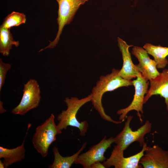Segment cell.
<instances>
[{"label":"cell","mask_w":168,"mask_h":168,"mask_svg":"<svg viewBox=\"0 0 168 168\" xmlns=\"http://www.w3.org/2000/svg\"><path fill=\"white\" fill-rule=\"evenodd\" d=\"M120 70L113 68L110 73L101 76L93 87L91 93V101L101 117L104 120L117 124L123 122L115 120L106 114L102 105V99L104 94L107 92L114 91L120 87L133 85L132 81L125 79L121 77L119 73Z\"/></svg>","instance_id":"obj_1"},{"label":"cell","mask_w":168,"mask_h":168,"mask_svg":"<svg viewBox=\"0 0 168 168\" xmlns=\"http://www.w3.org/2000/svg\"><path fill=\"white\" fill-rule=\"evenodd\" d=\"M92 94L81 99L77 97H72L65 98L64 101L67 108L59 114L57 116L58 122L57 125L61 131L67 128L68 126L77 128L80 131L79 135L81 137L84 136L88 130L89 125L86 120L79 122L77 118V114L80 109L86 103L91 101Z\"/></svg>","instance_id":"obj_2"},{"label":"cell","mask_w":168,"mask_h":168,"mask_svg":"<svg viewBox=\"0 0 168 168\" xmlns=\"http://www.w3.org/2000/svg\"><path fill=\"white\" fill-rule=\"evenodd\" d=\"M62 132L58 128L55 122V116L52 114L35 129L32 139L34 147L42 157L48 154L50 145L56 140V136Z\"/></svg>","instance_id":"obj_3"},{"label":"cell","mask_w":168,"mask_h":168,"mask_svg":"<svg viewBox=\"0 0 168 168\" xmlns=\"http://www.w3.org/2000/svg\"><path fill=\"white\" fill-rule=\"evenodd\" d=\"M133 118L131 116H127L122 130L114 138V142L123 152L135 142H138L140 146L142 147L145 142V136L150 133L152 130V124L147 120L136 130L133 131L130 127Z\"/></svg>","instance_id":"obj_4"},{"label":"cell","mask_w":168,"mask_h":168,"mask_svg":"<svg viewBox=\"0 0 168 168\" xmlns=\"http://www.w3.org/2000/svg\"><path fill=\"white\" fill-rule=\"evenodd\" d=\"M58 5V17L57 19L58 30L54 40L49 41L48 45L41 49L39 52L48 48L53 49L55 47L59 40L63 30L66 25L72 21L77 10L82 5H84L88 0H56Z\"/></svg>","instance_id":"obj_5"},{"label":"cell","mask_w":168,"mask_h":168,"mask_svg":"<svg viewBox=\"0 0 168 168\" xmlns=\"http://www.w3.org/2000/svg\"><path fill=\"white\" fill-rule=\"evenodd\" d=\"M21 100L11 112L14 115H24L30 110L37 108L40 100V90L37 81L30 79L24 84Z\"/></svg>","instance_id":"obj_6"},{"label":"cell","mask_w":168,"mask_h":168,"mask_svg":"<svg viewBox=\"0 0 168 168\" xmlns=\"http://www.w3.org/2000/svg\"><path fill=\"white\" fill-rule=\"evenodd\" d=\"M135 89L133 98L131 104L127 107L119 110L116 112L119 115V121L124 122L126 119L128 113L132 110L137 112V114L141 122L142 119L140 114L143 113V105L145 95L148 90L149 82L148 80L142 75L137 77L136 80L132 81Z\"/></svg>","instance_id":"obj_7"},{"label":"cell","mask_w":168,"mask_h":168,"mask_svg":"<svg viewBox=\"0 0 168 168\" xmlns=\"http://www.w3.org/2000/svg\"><path fill=\"white\" fill-rule=\"evenodd\" d=\"M114 141L113 137L107 139L105 136L98 143L92 146L86 152L80 154L74 164H80L84 168H91V166L94 163L103 162L107 159L104 156L105 153Z\"/></svg>","instance_id":"obj_8"},{"label":"cell","mask_w":168,"mask_h":168,"mask_svg":"<svg viewBox=\"0 0 168 168\" xmlns=\"http://www.w3.org/2000/svg\"><path fill=\"white\" fill-rule=\"evenodd\" d=\"M147 143H144L142 150L137 153L130 156H124V152L115 145L111 152L109 158L102 163L105 168L114 166L115 168H140L142 166L139 163L140 159L144 154L147 147Z\"/></svg>","instance_id":"obj_9"},{"label":"cell","mask_w":168,"mask_h":168,"mask_svg":"<svg viewBox=\"0 0 168 168\" xmlns=\"http://www.w3.org/2000/svg\"><path fill=\"white\" fill-rule=\"evenodd\" d=\"M139 163L144 168H168V151L158 144L147 146Z\"/></svg>","instance_id":"obj_10"},{"label":"cell","mask_w":168,"mask_h":168,"mask_svg":"<svg viewBox=\"0 0 168 168\" xmlns=\"http://www.w3.org/2000/svg\"><path fill=\"white\" fill-rule=\"evenodd\" d=\"M132 53L138 59L139 63L136 65L142 76L148 80L155 77L160 72L157 70L155 61L151 59L147 51L143 48L134 46Z\"/></svg>","instance_id":"obj_11"},{"label":"cell","mask_w":168,"mask_h":168,"mask_svg":"<svg viewBox=\"0 0 168 168\" xmlns=\"http://www.w3.org/2000/svg\"><path fill=\"white\" fill-rule=\"evenodd\" d=\"M118 46L121 53L123 60V65L120 70L119 74L123 78L131 80L141 75L137 66L133 64L132 61L130 47L133 46L129 45L126 42L119 37H118Z\"/></svg>","instance_id":"obj_12"},{"label":"cell","mask_w":168,"mask_h":168,"mask_svg":"<svg viewBox=\"0 0 168 168\" xmlns=\"http://www.w3.org/2000/svg\"><path fill=\"white\" fill-rule=\"evenodd\" d=\"M149 81L150 87L145 96L144 104L152 96L159 95L164 98L168 112V69H164L155 77Z\"/></svg>","instance_id":"obj_13"},{"label":"cell","mask_w":168,"mask_h":168,"mask_svg":"<svg viewBox=\"0 0 168 168\" xmlns=\"http://www.w3.org/2000/svg\"><path fill=\"white\" fill-rule=\"evenodd\" d=\"M31 125V124L30 123L28 124L26 136L21 145L12 149H8L0 146V158H3L2 162L4 165V168H7L13 164L20 162L24 159L26 152L25 141L28 131Z\"/></svg>","instance_id":"obj_14"},{"label":"cell","mask_w":168,"mask_h":168,"mask_svg":"<svg viewBox=\"0 0 168 168\" xmlns=\"http://www.w3.org/2000/svg\"><path fill=\"white\" fill-rule=\"evenodd\" d=\"M87 142H85L81 148L75 153L70 156L63 157L60 154L57 147L54 146L53 148L54 161L49 168H69L78 157V156L85 148Z\"/></svg>","instance_id":"obj_15"},{"label":"cell","mask_w":168,"mask_h":168,"mask_svg":"<svg viewBox=\"0 0 168 168\" xmlns=\"http://www.w3.org/2000/svg\"><path fill=\"white\" fill-rule=\"evenodd\" d=\"M143 48L148 54L153 57L157 63V68L164 69L166 66L168 64V60L166 58L168 55V47L146 43Z\"/></svg>","instance_id":"obj_16"},{"label":"cell","mask_w":168,"mask_h":168,"mask_svg":"<svg viewBox=\"0 0 168 168\" xmlns=\"http://www.w3.org/2000/svg\"><path fill=\"white\" fill-rule=\"evenodd\" d=\"M19 45L18 41H16L13 38L10 29L0 27V53L4 56H7L13 45L17 47Z\"/></svg>","instance_id":"obj_17"},{"label":"cell","mask_w":168,"mask_h":168,"mask_svg":"<svg viewBox=\"0 0 168 168\" xmlns=\"http://www.w3.org/2000/svg\"><path fill=\"white\" fill-rule=\"evenodd\" d=\"M26 16L23 13L13 12L5 18L1 26L10 29L14 26H17L25 23Z\"/></svg>","instance_id":"obj_18"},{"label":"cell","mask_w":168,"mask_h":168,"mask_svg":"<svg viewBox=\"0 0 168 168\" xmlns=\"http://www.w3.org/2000/svg\"><path fill=\"white\" fill-rule=\"evenodd\" d=\"M11 65L9 63L3 62L0 59V91L4 84L6 76L7 71L10 69Z\"/></svg>","instance_id":"obj_19"},{"label":"cell","mask_w":168,"mask_h":168,"mask_svg":"<svg viewBox=\"0 0 168 168\" xmlns=\"http://www.w3.org/2000/svg\"><path fill=\"white\" fill-rule=\"evenodd\" d=\"M91 168H105V167L101 162H97L92 164Z\"/></svg>","instance_id":"obj_20"},{"label":"cell","mask_w":168,"mask_h":168,"mask_svg":"<svg viewBox=\"0 0 168 168\" xmlns=\"http://www.w3.org/2000/svg\"><path fill=\"white\" fill-rule=\"evenodd\" d=\"M0 168H4V165L2 162V161L1 160H0Z\"/></svg>","instance_id":"obj_21"}]
</instances>
